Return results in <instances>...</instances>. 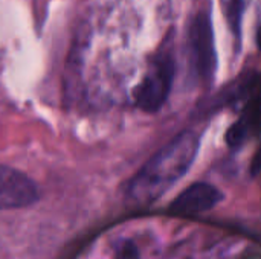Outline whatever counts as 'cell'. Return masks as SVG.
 <instances>
[{"mask_svg":"<svg viewBox=\"0 0 261 259\" xmlns=\"http://www.w3.org/2000/svg\"><path fill=\"white\" fill-rule=\"evenodd\" d=\"M199 150V133L185 130L174 136L128 180L127 198L135 206H150L156 203L188 174Z\"/></svg>","mask_w":261,"mask_h":259,"instance_id":"6da1fadb","label":"cell"},{"mask_svg":"<svg viewBox=\"0 0 261 259\" xmlns=\"http://www.w3.org/2000/svg\"><path fill=\"white\" fill-rule=\"evenodd\" d=\"M176 76V63L170 52H158L135 90V102L145 113H158L168 101Z\"/></svg>","mask_w":261,"mask_h":259,"instance_id":"7a4b0ae2","label":"cell"},{"mask_svg":"<svg viewBox=\"0 0 261 259\" xmlns=\"http://www.w3.org/2000/svg\"><path fill=\"white\" fill-rule=\"evenodd\" d=\"M188 60L193 73L203 84H210L217 72V52L210 9L199 11L188 27Z\"/></svg>","mask_w":261,"mask_h":259,"instance_id":"3957f363","label":"cell"},{"mask_svg":"<svg viewBox=\"0 0 261 259\" xmlns=\"http://www.w3.org/2000/svg\"><path fill=\"white\" fill-rule=\"evenodd\" d=\"M223 200L219 188L206 182H196L187 186L171 203L170 212L177 217H197L213 211Z\"/></svg>","mask_w":261,"mask_h":259,"instance_id":"277c9868","label":"cell"},{"mask_svg":"<svg viewBox=\"0 0 261 259\" xmlns=\"http://www.w3.org/2000/svg\"><path fill=\"white\" fill-rule=\"evenodd\" d=\"M37 198V186L26 174L0 165V209L26 208Z\"/></svg>","mask_w":261,"mask_h":259,"instance_id":"5b68a950","label":"cell"},{"mask_svg":"<svg viewBox=\"0 0 261 259\" xmlns=\"http://www.w3.org/2000/svg\"><path fill=\"white\" fill-rule=\"evenodd\" d=\"M261 127V104L251 102L240 118L228 128L226 142L229 147H240Z\"/></svg>","mask_w":261,"mask_h":259,"instance_id":"8992f818","label":"cell"},{"mask_svg":"<svg viewBox=\"0 0 261 259\" xmlns=\"http://www.w3.org/2000/svg\"><path fill=\"white\" fill-rule=\"evenodd\" d=\"M223 6V14L231 29L239 47L242 44V26H243V14H245V0H220Z\"/></svg>","mask_w":261,"mask_h":259,"instance_id":"52a82bcc","label":"cell"},{"mask_svg":"<svg viewBox=\"0 0 261 259\" xmlns=\"http://www.w3.org/2000/svg\"><path fill=\"white\" fill-rule=\"evenodd\" d=\"M252 172H254V174L261 172V150L255 154V157H254V162H252Z\"/></svg>","mask_w":261,"mask_h":259,"instance_id":"ba28073f","label":"cell"}]
</instances>
